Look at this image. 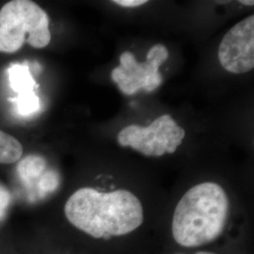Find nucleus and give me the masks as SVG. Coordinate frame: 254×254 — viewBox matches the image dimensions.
<instances>
[{
  "instance_id": "f257e3e1",
  "label": "nucleus",
  "mask_w": 254,
  "mask_h": 254,
  "mask_svg": "<svg viewBox=\"0 0 254 254\" xmlns=\"http://www.w3.org/2000/svg\"><path fill=\"white\" fill-rule=\"evenodd\" d=\"M64 213L74 227L104 239L128 235L144 220L140 200L126 190L102 192L82 188L66 201Z\"/></svg>"
},
{
  "instance_id": "f03ea898",
  "label": "nucleus",
  "mask_w": 254,
  "mask_h": 254,
  "mask_svg": "<svg viewBox=\"0 0 254 254\" xmlns=\"http://www.w3.org/2000/svg\"><path fill=\"white\" fill-rule=\"evenodd\" d=\"M229 210V198L221 186L212 182L194 186L174 210V240L186 248H197L217 240L226 226Z\"/></svg>"
},
{
  "instance_id": "7ed1b4c3",
  "label": "nucleus",
  "mask_w": 254,
  "mask_h": 254,
  "mask_svg": "<svg viewBox=\"0 0 254 254\" xmlns=\"http://www.w3.org/2000/svg\"><path fill=\"white\" fill-rule=\"evenodd\" d=\"M49 22L46 10L33 1L6 3L0 9V53H15L25 43L45 48L51 41Z\"/></svg>"
},
{
  "instance_id": "20e7f679",
  "label": "nucleus",
  "mask_w": 254,
  "mask_h": 254,
  "mask_svg": "<svg viewBox=\"0 0 254 254\" xmlns=\"http://www.w3.org/2000/svg\"><path fill=\"white\" fill-rule=\"evenodd\" d=\"M218 61L229 73H245L254 68V15L232 27L218 46Z\"/></svg>"
},
{
  "instance_id": "39448f33",
  "label": "nucleus",
  "mask_w": 254,
  "mask_h": 254,
  "mask_svg": "<svg viewBox=\"0 0 254 254\" xmlns=\"http://www.w3.org/2000/svg\"><path fill=\"white\" fill-rule=\"evenodd\" d=\"M9 78L11 89L18 92V96L34 92L33 90L37 86L36 82L26 65L16 64L10 66Z\"/></svg>"
},
{
  "instance_id": "423d86ee",
  "label": "nucleus",
  "mask_w": 254,
  "mask_h": 254,
  "mask_svg": "<svg viewBox=\"0 0 254 254\" xmlns=\"http://www.w3.org/2000/svg\"><path fill=\"white\" fill-rule=\"evenodd\" d=\"M23 155V146L17 138L0 130V164L15 163Z\"/></svg>"
},
{
  "instance_id": "0eeeda50",
  "label": "nucleus",
  "mask_w": 254,
  "mask_h": 254,
  "mask_svg": "<svg viewBox=\"0 0 254 254\" xmlns=\"http://www.w3.org/2000/svg\"><path fill=\"white\" fill-rule=\"evenodd\" d=\"M45 165V161L40 157H27L19 165V175L23 181L30 183L42 174Z\"/></svg>"
},
{
  "instance_id": "6e6552de",
  "label": "nucleus",
  "mask_w": 254,
  "mask_h": 254,
  "mask_svg": "<svg viewBox=\"0 0 254 254\" xmlns=\"http://www.w3.org/2000/svg\"><path fill=\"white\" fill-rule=\"evenodd\" d=\"M58 178L55 176L53 173H47L45 176L42 177L40 181V188L45 192L54 190L58 187Z\"/></svg>"
},
{
  "instance_id": "1a4fd4ad",
  "label": "nucleus",
  "mask_w": 254,
  "mask_h": 254,
  "mask_svg": "<svg viewBox=\"0 0 254 254\" xmlns=\"http://www.w3.org/2000/svg\"><path fill=\"white\" fill-rule=\"evenodd\" d=\"M9 202V195L4 189L0 188V219L5 216Z\"/></svg>"
},
{
  "instance_id": "9d476101",
  "label": "nucleus",
  "mask_w": 254,
  "mask_h": 254,
  "mask_svg": "<svg viewBox=\"0 0 254 254\" xmlns=\"http://www.w3.org/2000/svg\"><path fill=\"white\" fill-rule=\"evenodd\" d=\"M112 2L116 5L126 8H135L147 3L146 0H114Z\"/></svg>"
},
{
  "instance_id": "9b49d317",
  "label": "nucleus",
  "mask_w": 254,
  "mask_h": 254,
  "mask_svg": "<svg viewBox=\"0 0 254 254\" xmlns=\"http://www.w3.org/2000/svg\"><path fill=\"white\" fill-rule=\"evenodd\" d=\"M241 4H243V5H247V6H254V1H250V0H241V1H239Z\"/></svg>"
},
{
  "instance_id": "f8f14e48",
  "label": "nucleus",
  "mask_w": 254,
  "mask_h": 254,
  "mask_svg": "<svg viewBox=\"0 0 254 254\" xmlns=\"http://www.w3.org/2000/svg\"><path fill=\"white\" fill-rule=\"evenodd\" d=\"M196 254H216L214 253H208V252H200V253H197Z\"/></svg>"
}]
</instances>
